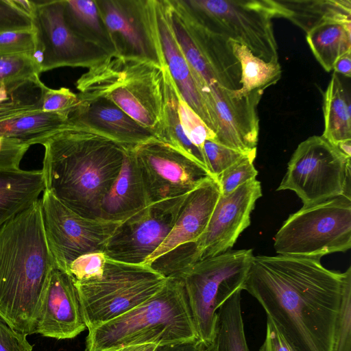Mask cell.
<instances>
[{
    "label": "cell",
    "mask_w": 351,
    "mask_h": 351,
    "mask_svg": "<svg viewBox=\"0 0 351 351\" xmlns=\"http://www.w3.org/2000/svg\"><path fill=\"white\" fill-rule=\"evenodd\" d=\"M228 42L241 69V87L234 90L235 97L243 98L252 93H263L280 79L282 70L279 62H267L254 55L245 45Z\"/></svg>",
    "instance_id": "obj_29"
},
{
    "label": "cell",
    "mask_w": 351,
    "mask_h": 351,
    "mask_svg": "<svg viewBox=\"0 0 351 351\" xmlns=\"http://www.w3.org/2000/svg\"><path fill=\"white\" fill-rule=\"evenodd\" d=\"M29 147L15 140L0 137V169H19Z\"/></svg>",
    "instance_id": "obj_42"
},
{
    "label": "cell",
    "mask_w": 351,
    "mask_h": 351,
    "mask_svg": "<svg viewBox=\"0 0 351 351\" xmlns=\"http://www.w3.org/2000/svg\"><path fill=\"white\" fill-rule=\"evenodd\" d=\"M199 260L196 242L180 245L149 263L152 269L166 278L179 275Z\"/></svg>",
    "instance_id": "obj_32"
},
{
    "label": "cell",
    "mask_w": 351,
    "mask_h": 351,
    "mask_svg": "<svg viewBox=\"0 0 351 351\" xmlns=\"http://www.w3.org/2000/svg\"><path fill=\"white\" fill-rule=\"evenodd\" d=\"M40 204L45 237L56 267L66 273L78 257L104 252L109 239L126 219L112 221L82 217L45 189Z\"/></svg>",
    "instance_id": "obj_11"
},
{
    "label": "cell",
    "mask_w": 351,
    "mask_h": 351,
    "mask_svg": "<svg viewBox=\"0 0 351 351\" xmlns=\"http://www.w3.org/2000/svg\"><path fill=\"white\" fill-rule=\"evenodd\" d=\"M34 30L33 18L13 0H0V33Z\"/></svg>",
    "instance_id": "obj_40"
},
{
    "label": "cell",
    "mask_w": 351,
    "mask_h": 351,
    "mask_svg": "<svg viewBox=\"0 0 351 351\" xmlns=\"http://www.w3.org/2000/svg\"><path fill=\"white\" fill-rule=\"evenodd\" d=\"M42 145L45 190L78 215L100 218L101 202L119 174L126 149L76 126L53 134Z\"/></svg>",
    "instance_id": "obj_2"
},
{
    "label": "cell",
    "mask_w": 351,
    "mask_h": 351,
    "mask_svg": "<svg viewBox=\"0 0 351 351\" xmlns=\"http://www.w3.org/2000/svg\"><path fill=\"white\" fill-rule=\"evenodd\" d=\"M177 104L180 122L184 134L194 145L203 151L205 141L215 140V133L206 126L196 112L185 102L179 91L177 96Z\"/></svg>",
    "instance_id": "obj_34"
},
{
    "label": "cell",
    "mask_w": 351,
    "mask_h": 351,
    "mask_svg": "<svg viewBox=\"0 0 351 351\" xmlns=\"http://www.w3.org/2000/svg\"><path fill=\"white\" fill-rule=\"evenodd\" d=\"M116 53L166 66L154 14V0H95Z\"/></svg>",
    "instance_id": "obj_15"
},
{
    "label": "cell",
    "mask_w": 351,
    "mask_h": 351,
    "mask_svg": "<svg viewBox=\"0 0 351 351\" xmlns=\"http://www.w3.org/2000/svg\"><path fill=\"white\" fill-rule=\"evenodd\" d=\"M55 267L39 199L0 227V316L14 329L36 334Z\"/></svg>",
    "instance_id": "obj_3"
},
{
    "label": "cell",
    "mask_w": 351,
    "mask_h": 351,
    "mask_svg": "<svg viewBox=\"0 0 351 351\" xmlns=\"http://www.w3.org/2000/svg\"><path fill=\"white\" fill-rule=\"evenodd\" d=\"M253 250H228L199 259L177 278L183 283L197 337L210 346L217 310L236 291H243Z\"/></svg>",
    "instance_id": "obj_7"
},
{
    "label": "cell",
    "mask_w": 351,
    "mask_h": 351,
    "mask_svg": "<svg viewBox=\"0 0 351 351\" xmlns=\"http://www.w3.org/2000/svg\"><path fill=\"white\" fill-rule=\"evenodd\" d=\"M158 346L154 343L127 346L112 351H155Z\"/></svg>",
    "instance_id": "obj_47"
},
{
    "label": "cell",
    "mask_w": 351,
    "mask_h": 351,
    "mask_svg": "<svg viewBox=\"0 0 351 351\" xmlns=\"http://www.w3.org/2000/svg\"><path fill=\"white\" fill-rule=\"evenodd\" d=\"M155 351H209V348L197 339L174 344L158 346Z\"/></svg>",
    "instance_id": "obj_45"
},
{
    "label": "cell",
    "mask_w": 351,
    "mask_h": 351,
    "mask_svg": "<svg viewBox=\"0 0 351 351\" xmlns=\"http://www.w3.org/2000/svg\"><path fill=\"white\" fill-rule=\"evenodd\" d=\"M35 30L0 33V56H32L36 48Z\"/></svg>",
    "instance_id": "obj_37"
},
{
    "label": "cell",
    "mask_w": 351,
    "mask_h": 351,
    "mask_svg": "<svg viewBox=\"0 0 351 351\" xmlns=\"http://www.w3.org/2000/svg\"><path fill=\"white\" fill-rule=\"evenodd\" d=\"M276 17L289 19L306 33L331 20L351 21L350 0H273Z\"/></svg>",
    "instance_id": "obj_24"
},
{
    "label": "cell",
    "mask_w": 351,
    "mask_h": 351,
    "mask_svg": "<svg viewBox=\"0 0 351 351\" xmlns=\"http://www.w3.org/2000/svg\"><path fill=\"white\" fill-rule=\"evenodd\" d=\"M322 136L332 145L351 140L350 95L336 73L323 94Z\"/></svg>",
    "instance_id": "obj_28"
},
{
    "label": "cell",
    "mask_w": 351,
    "mask_h": 351,
    "mask_svg": "<svg viewBox=\"0 0 351 351\" xmlns=\"http://www.w3.org/2000/svg\"><path fill=\"white\" fill-rule=\"evenodd\" d=\"M77 95L69 88L62 87L59 89L45 88L41 110L45 112H58L66 114L76 105Z\"/></svg>",
    "instance_id": "obj_41"
},
{
    "label": "cell",
    "mask_w": 351,
    "mask_h": 351,
    "mask_svg": "<svg viewBox=\"0 0 351 351\" xmlns=\"http://www.w3.org/2000/svg\"><path fill=\"white\" fill-rule=\"evenodd\" d=\"M259 351H295L276 328L270 319L267 317L266 336Z\"/></svg>",
    "instance_id": "obj_44"
},
{
    "label": "cell",
    "mask_w": 351,
    "mask_h": 351,
    "mask_svg": "<svg viewBox=\"0 0 351 351\" xmlns=\"http://www.w3.org/2000/svg\"><path fill=\"white\" fill-rule=\"evenodd\" d=\"M86 328L73 280L68 274L55 267L49 276L36 333L66 339L75 337Z\"/></svg>",
    "instance_id": "obj_18"
},
{
    "label": "cell",
    "mask_w": 351,
    "mask_h": 351,
    "mask_svg": "<svg viewBox=\"0 0 351 351\" xmlns=\"http://www.w3.org/2000/svg\"><path fill=\"white\" fill-rule=\"evenodd\" d=\"M77 95V103L66 114L71 126L91 130L128 149L156 138L108 99Z\"/></svg>",
    "instance_id": "obj_17"
},
{
    "label": "cell",
    "mask_w": 351,
    "mask_h": 351,
    "mask_svg": "<svg viewBox=\"0 0 351 351\" xmlns=\"http://www.w3.org/2000/svg\"><path fill=\"white\" fill-rule=\"evenodd\" d=\"M334 72L342 74L343 75L351 77V52L341 56L335 63Z\"/></svg>",
    "instance_id": "obj_46"
},
{
    "label": "cell",
    "mask_w": 351,
    "mask_h": 351,
    "mask_svg": "<svg viewBox=\"0 0 351 351\" xmlns=\"http://www.w3.org/2000/svg\"><path fill=\"white\" fill-rule=\"evenodd\" d=\"M166 281L147 265L107 258L101 276L74 283L86 328L93 329L136 307L160 291Z\"/></svg>",
    "instance_id": "obj_6"
},
{
    "label": "cell",
    "mask_w": 351,
    "mask_h": 351,
    "mask_svg": "<svg viewBox=\"0 0 351 351\" xmlns=\"http://www.w3.org/2000/svg\"><path fill=\"white\" fill-rule=\"evenodd\" d=\"M203 151L208 162L210 176L217 180L226 169L256 149L243 152L208 139L204 143Z\"/></svg>",
    "instance_id": "obj_35"
},
{
    "label": "cell",
    "mask_w": 351,
    "mask_h": 351,
    "mask_svg": "<svg viewBox=\"0 0 351 351\" xmlns=\"http://www.w3.org/2000/svg\"><path fill=\"white\" fill-rule=\"evenodd\" d=\"M306 38L320 65L326 71H331L341 56L351 52V21L323 22L308 31Z\"/></svg>",
    "instance_id": "obj_27"
},
{
    "label": "cell",
    "mask_w": 351,
    "mask_h": 351,
    "mask_svg": "<svg viewBox=\"0 0 351 351\" xmlns=\"http://www.w3.org/2000/svg\"><path fill=\"white\" fill-rule=\"evenodd\" d=\"M27 335L14 329L0 316V351H33Z\"/></svg>",
    "instance_id": "obj_43"
},
{
    "label": "cell",
    "mask_w": 351,
    "mask_h": 351,
    "mask_svg": "<svg viewBox=\"0 0 351 351\" xmlns=\"http://www.w3.org/2000/svg\"><path fill=\"white\" fill-rule=\"evenodd\" d=\"M337 147L342 153L351 158V140L341 142Z\"/></svg>",
    "instance_id": "obj_48"
},
{
    "label": "cell",
    "mask_w": 351,
    "mask_h": 351,
    "mask_svg": "<svg viewBox=\"0 0 351 351\" xmlns=\"http://www.w3.org/2000/svg\"><path fill=\"white\" fill-rule=\"evenodd\" d=\"M262 195L261 182L256 179L228 195H220L204 232L196 241L199 260L219 255L233 247L250 225L251 213Z\"/></svg>",
    "instance_id": "obj_16"
},
{
    "label": "cell",
    "mask_w": 351,
    "mask_h": 351,
    "mask_svg": "<svg viewBox=\"0 0 351 351\" xmlns=\"http://www.w3.org/2000/svg\"><path fill=\"white\" fill-rule=\"evenodd\" d=\"M62 2L65 22L77 36L110 56L117 54L96 1L62 0Z\"/></svg>",
    "instance_id": "obj_26"
},
{
    "label": "cell",
    "mask_w": 351,
    "mask_h": 351,
    "mask_svg": "<svg viewBox=\"0 0 351 351\" xmlns=\"http://www.w3.org/2000/svg\"><path fill=\"white\" fill-rule=\"evenodd\" d=\"M34 3L32 18L37 43L32 58L40 73L63 66L89 69L110 56L82 40L69 27L62 0Z\"/></svg>",
    "instance_id": "obj_12"
},
{
    "label": "cell",
    "mask_w": 351,
    "mask_h": 351,
    "mask_svg": "<svg viewBox=\"0 0 351 351\" xmlns=\"http://www.w3.org/2000/svg\"><path fill=\"white\" fill-rule=\"evenodd\" d=\"M208 31L247 47L267 62H278L272 0H177Z\"/></svg>",
    "instance_id": "obj_8"
},
{
    "label": "cell",
    "mask_w": 351,
    "mask_h": 351,
    "mask_svg": "<svg viewBox=\"0 0 351 351\" xmlns=\"http://www.w3.org/2000/svg\"><path fill=\"white\" fill-rule=\"evenodd\" d=\"M106 258L104 252L82 255L71 264L66 274L74 283L99 277L103 272Z\"/></svg>",
    "instance_id": "obj_39"
},
{
    "label": "cell",
    "mask_w": 351,
    "mask_h": 351,
    "mask_svg": "<svg viewBox=\"0 0 351 351\" xmlns=\"http://www.w3.org/2000/svg\"><path fill=\"white\" fill-rule=\"evenodd\" d=\"M220 195L219 184L212 177L188 193L170 233L144 264L180 245L196 242L204 232Z\"/></svg>",
    "instance_id": "obj_20"
},
{
    "label": "cell",
    "mask_w": 351,
    "mask_h": 351,
    "mask_svg": "<svg viewBox=\"0 0 351 351\" xmlns=\"http://www.w3.org/2000/svg\"><path fill=\"white\" fill-rule=\"evenodd\" d=\"M69 126L65 114L38 110L0 121V137L29 146L42 145L51 136Z\"/></svg>",
    "instance_id": "obj_25"
},
{
    "label": "cell",
    "mask_w": 351,
    "mask_h": 351,
    "mask_svg": "<svg viewBox=\"0 0 351 351\" xmlns=\"http://www.w3.org/2000/svg\"><path fill=\"white\" fill-rule=\"evenodd\" d=\"M241 291H236L217 310L209 351H250L241 312Z\"/></svg>",
    "instance_id": "obj_30"
},
{
    "label": "cell",
    "mask_w": 351,
    "mask_h": 351,
    "mask_svg": "<svg viewBox=\"0 0 351 351\" xmlns=\"http://www.w3.org/2000/svg\"><path fill=\"white\" fill-rule=\"evenodd\" d=\"M46 87L39 75L0 85V121L41 110Z\"/></svg>",
    "instance_id": "obj_31"
},
{
    "label": "cell",
    "mask_w": 351,
    "mask_h": 351,
    "mask_svg": "<svg viewBox=\"0 0 351 351\" xmlns=\"http://www.w3.org/2000/svg\"><path fill=\"white\" fill-rule=\"evenodd\" d=\"M171 1L214 71L219 84L223 88L230 90L239 89L241 69L232 53L228 40L208 31L197 23L181 8L177 0Z\"/></svg>",
    "instance_id": "obj_22"
},
{
    "label": "cell",
    "mask_w": 351,
    "mask_h": 351,
    "mask_svg": "<svg viewBox=\"0 0 351 351\" xmlns=\"http://www.w3.org/2000/svg\"><path fill=\"white\" fill-rule=\"evenodd\" d=\"M320 259L254 256L243 286L295 351H332L333 346L351 267L332 271Z\"/></svg>",
    "instance_id": "obj_1"
},
{
    "label": "cell",
    "mask_w": 351,
    "mask_h": 351,
    "mask_svg": "<svg viewBox=\"0 0 351 351\" xmlns=\"http://www.w3.org/2000/svg\"><path fill=\"white\" fill-rule=\"evenodd\" d=\"M198 339L182 282L168 278L162 289L125 313L88 330L85 351L133 345L174 344Z\"/></svg>",
    "instance_id": "obj_5"
},
{
    "label": "cell",
    "mask_w": 351,
    "mask_h": 351,
    "mask_svg": "<svg viewBox=\"0 0 351 351\" xmlns=\"http://www.w3.org/2000/svg\"><path fill=\"white\" fill-rule=\"evenodd\" d=\"M147 205L133 151L126 149L119 174L101 202L100 218L112 221L125 219Z\"/></svg>",
    "instance_id": "obj_21"
},
{
    "label": "cell",
    "mask_w": 351,
    "mask_h": 351,
    "mask_svg": "<svg viewBox=\"0 0 351 351\" xmlns=\"http://www.w3.org/2000/svg\"><path fill=\"white\" fill-rule=\"evenodd\" d=\"M38 65L29 56H0V85L40 75Z\"/></svg>",
    "instance_id": "obj_36"
},
{
    "label": "cell",
    "mask_w": 351,
    "mask_h": 351,
    "mask_svg": "<svg viewBox=\"0 0 351 351\" xmlns=\"http://www.w3.org/2000/svg\"><path fill=\"white\" fill-rule=\"evenodd\" d=\"M154 14L162 52L170 76L182 99L215 133L197 80L173 33L165 0H154Z\"/></svg>",
    "instance_id": "obj_19"
},
{
    "label": "cell",
    "mask_w": 351,
    "mask_h": 351,
    "mask_svg": "<svg viewBox=\"0 0 351 351\" xmlns=\"http://www.w3.org/2000/svg\"><path fill=\"white\" fill-rule=\"evenodd\" d=\"M45 189L41 169H0V227L38 200Z\"/></svg>",
    "instance_id": "obj_23"
},
{
    "label": "cell",
    "mask_w": 351,
    "mask_h": 351,
    "mask_svg": "<svg viewBox=\"0 0 351 351\" xmlns=\"http://www.w3.org/2000/svg\"><path fill=\"white\" fill-rule=\"evenodd\" d=\"M187 195L152 203L124 220L109 239L106 256L128 264H144L170 233Z\"/></svg>",
    "instance_id": "obj_14"
},
{
    "label": "cell",
    "mask_w": 351,
    "mask_h": 351,
    "mask_svg": "<svg viewBox=\"0 0 351 351\" xmlns=\"http://www.w3.org/2000/svg\"><path fill=\"white\" fill-rule=\"evenodd\" d=\"M166 71L146 60L114 54L88 69L75 86L82 95L108 99L165 142Z\"/></svg>",
    "instance_id": "obj_4"
},
{
    "label": "cell",
    "mask_w": 351,
    "mask_h": 351,
    "mask_svg": "<svg viewBox=\"0 0 351 351\" xmlns=\"http://www.w3.org/2000/svg\"><path fill=\"white\" fill-rule=\"evenodd\" d=\"M256 156V151L248 154L217 178L221 195H228L245 182L256 179L258 175L254 165Z\"/></svg>",
    "instance_id": "obj_33"
},
{
    "label": "cell",
    "mask_w": 351,
    "mask_h": 351,
    "mask_svg": "<svg viewBox=\"0 0 351 351\" xmlns=\"http://www.w3.org/2000/svg\"><path fill=\"white\" fill-rule=\"evenodd\" d=\"M332 351H351V276L345 285Z\"/></svg>",
    "instance_id": "obj_38"
},
{
    "label": "cell",
    "mask_w": 351,
    "mask_h": 351,
    "mask_svg": "<svg viewBox=\"0 0 351 351\" xmlns=\"http://www.w3.org/2000/svg\"><path fill=\"white\" fill-rule=\"evenodd\" d=\"M277 191H294L303 206L343 196L351 199L350 157L322 136L301 142Z\"/></svg>",
    "instance_id": "obj_10"
},
{
    "label": "cell",
    "mask_w": 351,
    "mask_h": 351,
    "mask_svg": "<svg viewBox=\"0 0 351 351\" xmlns=\"http://www.w3.org/2000/svg\"><path fill=\"white\" fill-rule=\"evenodd\" d=\"M132 149L148 204L186 195L211 177L186 154L156 138Z\"/></svg>",
    "instance_id": "obj_13"
},
{
    "label": "cell",
    "mask_w": 351,
    "mask_h": 351,
    "mask_svg": "<svg viewBox=\"0 0 351 351\" xmlns=\"http://www.w3.org/2000/svg\"><path fill=\"white\" fill-rule=\"evenodd\" d=\"M279 255L319 258L351 247V199L343 197L302 206L274 237Z\"/></svg>",
    "instance_id": "obj_9"
}]
</instances>
